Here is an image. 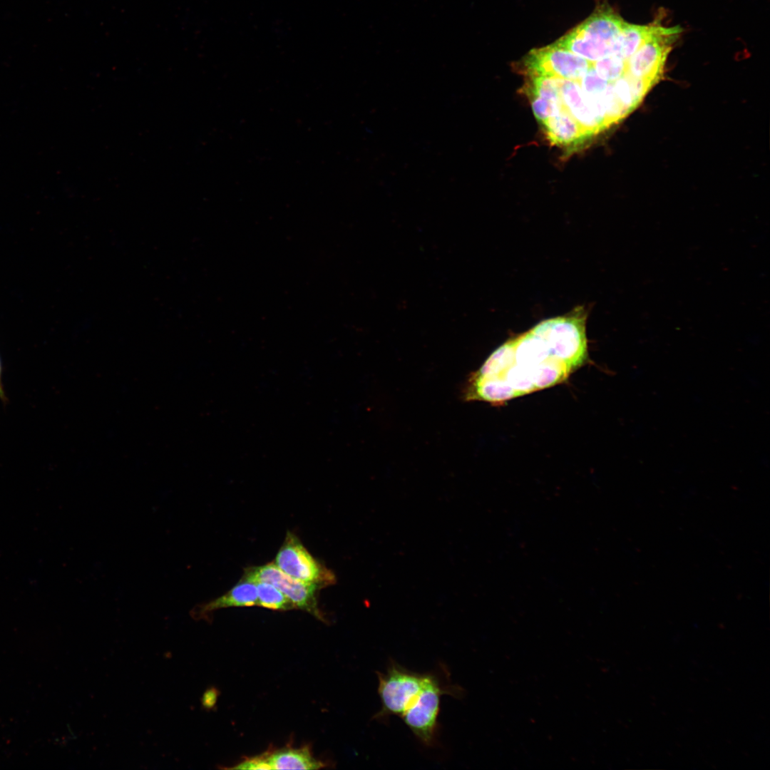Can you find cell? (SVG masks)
I'll list each match as a JSON object with an SVG mask.
<instances>
[{"label":"cell","instance_id":"277c9868","mask_svg":"<svg viewBox=\"0 0 770 770\" xmlns=\"http://www.w3.org/2000/svg\"><path fill=\"white\" fill-rule=\"evenodd\" d=\"M426 676V673L412 672L394 662L384 672H379L378 694L381 708L376 717H401L421 692Z\"/></svg>","mask_w":770,"mask_h":770},{"label":"cell","instance_id":"5bb4252c","mask_svg":"<svg viewBox=\"0 0 770 770\" xmlns=\"http://www.w3.org/2000/svg\"><path fill=\"white\" fill-rule=\"evenodd\" d=\"M628 61L616 55H610L595 61L592 65L601 78L615 83L625 76L635 78L630 73Z\"/></svg>","mask_w":770,"mask_h":770},{"label":"cell","instance_id":"8fae6325","mask_svg":"<svg viewBox=\"0 0 770 770\" xmlns=\"http://www.w3.org/2000/svg\"><path fill=\"white\" fill-rule=\"evenodd\" d=\"M541 124L548 139L553 145L575 148L590 138L580 124L565 110H561Z\"/></svg>","mask_w":770,"mask_h":770},{"label":"cell","instance_id":"ba28073f","mask_svg":"<svg viewBox=\"0 0 770 770\" xmlns=\"http://www.w3.org/2000/svg\"><path fill=\"white\" fill-rule=\"evenodd\" d=\"M243 766L246 769H319L324 764L307 747H287L245 759Z\"/></svg>","mask_w":770,"mask_h":770},{"label":"cell","instance_id":"7c38bea8","mask_svg":"<svg viewBox=\"0 0 770 770\" xmlns=\"http://www.w3.org/2000/svg\"><path fill=\"white\" fill-rule=\"evenodd\" d=\"M662 26V24L657 20L647 25H637L625 21L615 44L613 55L629 61L639 48L654 35Z\"/></svg>","mask_w":770,"mask_h":770},{"label":"cell","instance_id":"30bf717a","mask_svg":"<svg viewBox=\"0 0 770 770\" xmlns=\"http://www.w3.org/2000/svg\"><path fill=\"white\" fill-rule=\"evenodd\" d=\"M252 606H257L256 584L242 577L229 591L212 600L195 606L190 615L196 620H205L212 612L222 608Z\"/></svg>","mask_w":770,"mask_h":770},{"label":"cell","instance_id":"8992f818","mask_svg":"<svg viewBox=\"0 0 770 770\" xmlns=\"http://www.w3.org/2000/svg\"><path fill=\"white\" fill-rule=\"evenodd\" d=\"M520 64L521 69L529 77L548 76L577 81L592 65L555 43L531 50Z\"/></svg>","mask_w":770,"mask_h":770},{"label":"cell","instance_id":"2e32d148","mask_svg":"<svg viewBox=\"0 0 770 770\" xmlns=\"http://www.w3.org/2000/svg\"><path fill=\"white\" fill-rule=\"evenodd\" d=\"M216 694L212 689L206 691L202 697V703L206 708H210L215 704Z\"/></svg>","mask_w":770,"mask_h":770},{"label":"cell","instance_id":"4fadbf2b","mask_svg":"<svg viewBox=\"0 0 770 770\" xmlns=\"http://www.w3.org/2000/svg\"><path fill=\"white\" fill-rule=\"evenodd\" d=\"M257 587V606L277 611L296 609L291 600L273 585L254 581Z\"/></svg>","mask_w":770,"mask_h":770},{"label":"cell","instance_id":"3957f363","mask_svg":"<svg viewBox=\"0 0 770 770\" xmlns=\"http://www.w3.org/2000/svg\"><path fill=\"white\" fill-rule=\"evenodd\" d=\"M456 694V688L444 684L437 674L428 672L421 692L401 717L418 739L425 745H432L437 730L441 699L445 694Z\"/></svg>","mask_w":770,"mask_h":770},{"label":"cell","instance_id":"6da1fadb","mask_svg":"<svg viewBox=\"0 0 770 770\" xmlns=\"http://www.w3.org/2000/svg\"><path fill=\"white\" fill-rule=\"evenodd\" d=\"M587 359L578 322L565 316L545 319L496 349L468 379L464 399L499 404L563 382Z\"/></svg>","mask_w":770,"mask_h":770},{"label":"cell","instance_id":"7a4b0ae2","mask_svg":"<svg viewBox=\"0 0 770 770\" xmlns=\"http://www.w3.org/2000/svg\"><path fill=\"white\" fill-rule=\"evenodd\" d=\"M625 21L608 5H600L575 28L565 34L564 46L591 63L613 55Z\"/></svg>","mask_w":770,"mask_h":770},{"label":"cell","instance_id":"52a82bcc","mask_svg":"<svg viewBox=\"0 0 770 770\" xmlns=\"http://www.w3.org/2000/svg\"><path fill=\"white\" fill-rule=\"evenodd\" d=\"M242 577L252 581H263L273 585L291 600L296 609L305 611L314 617L325 621L318 607L317 595L321 590L319 586L289 576L273 562L247 568Z\"/></svg>","mask_w":770,"mask_h":770},{"label":"cell","instance_id":"9a60e30c","mask_svg":"<svg viewBox=\"0 0 770 770\" xmlns=\"http://www.w3.org/2000/svg\"><path fill=\"white\" fill-rule=\"evenodd\" d=\"M530 98L533 113L540 123L563 110L561 102L553 101L535 96L530 97Z\"/></svg>","mask_w":770,"mask_h":770},{"label":"cell","instance_id":"9c48e42d","mask_svg":"<svg viewBox=\"0 0 770 770\" xmlns=\"http://www.w3.org/2000/svg\"><path fill=\"white\" fill-rule=\"evenodd\" d=\"M560 93L563 110L580 124L590 138L604 131L602 123L587 103L578 81L560 78Z\"/></svg>","mask_w":770,"mask_h":770},{"label":"cell","instance_id":"e0dca14e","mask_svg":"<svg viewBox=\"0 0 770 770\" xmlns=\"http://www.w3.org/2000/svg\"><path fill=\"white\" fill-rule=\"evenodd\" d=\"M1 378V359H0V397L2 399H4L5 396H4V394L3 389H2Z\"/></svg>","mask_w":770,"mask_h":770},{"label":"cell","instance_id":"5b68a950","mask_svg":"<svg viewBox=\"0 0 770 770\" xmlns=\"http://www.w3.org/2000/svg\"><path fill=\"white\" fill-rule=\"evenodd\" d=\"M273 563L289 576L321 589L337 582L334 573L316 559L290 531L287 532Z\"/></svg>","mask_w":770,"mask_h":770}]
</instances>
